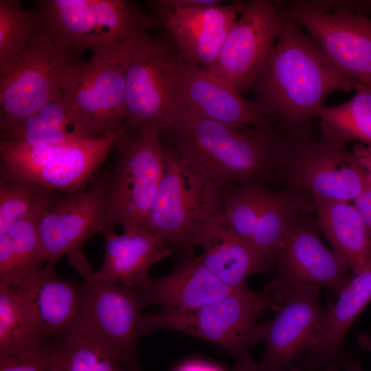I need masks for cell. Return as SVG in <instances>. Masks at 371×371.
<instances>
[{
	"label": "cell",
	"mask_w": 371,
	"mask_h": 371,
	"mask_svg": "<svg viewBox=\"0 0 371 371\" xmlns=\"http://www.w3.org/2000/svg\"><path fill=\"white\" fill-rule=\"evenodd\" d=\"M223 191L227 221L234 232L251 242L259 215L273 190L263 184L245 182Z\"/></svg>",
	"instance_id": "1f68e13d"
},
{
	"label": "cell",
	"mask_w": 371,
	"mask_h": 371,
	"mask_svg": "<svg viewBox=\"0 0 371 371\" xmlns=\"http://www.w3.org/2000/svg\"><path fill=\"white\" fill-rule=\"evenodd\" d=\"M357 341L359 346L366 352H371V333L366 331L357 336Z\"/></svg>",
	"instance_id": "60d3db41"
},
{
	"label": "cell",
	"mask_w": 371,
	"mask_h": 371,
	"mask_svg": "<svg viewBox=\"0 0 371 371\" xmlns=\"http://www.w3.org/2000/svg\"><path fill=\"white\" fill-rule=\"evenodd\" d=\"M88 139L57 93L34 113L1 131L0 143L29 148L55 146Z\"/></svg>",
	"instance_id": "484cf974"
},
{
	"label": "cell",
	"mask_w": 371,
	"mask_h": 371,
	"mask_svg": "<svg viewBox=\"0 0 371 371\" xmlns=\"http://www.w3.org/2000/svg\"><path fill=\"white\" fill-rule=\"evenodd\" d=\"M314 211V198L308 192L291 187L273 190L258 217L251 242L274 260L290 227L303 214Z\"/></svg>",
	"instance_id": "83f0119b"
},
{
	"label": "cell",
	"mask_w": 371,
	"mask_h": 371,
	"mask_svg": "<svg viewBox=\"0 0 371 371\" xmlns=\"http://www.w3.org/2000/svg\"><path fill=\"white\" fill-rule=\"evenodd\" d=\"M118 133L38 148L0 143L1 166L52 192L83 190L115 148Z\"/></svg>",
	"instance_id": "4fadbf2b"
},
{
	"label": "cell",
	"mask_w": 371,
	"mask_h": 371,
	"mask_svg": "<svg viewBox=\"0 0 371 371\" xmlns=\"http://www.w3.org/2000/svg\"><path fill=\"white\" fill-rule=\"evenodd\" d=\"M56 343L45 340L15 352L0 355V371H55Z\"/></svg>",
	"instance_id": "e575fe53"
},
{
	"label": "cell",
	"mask_w": 371,
	"mask_h": 371,
	"mask_svg": "<svg viewBox=\"0 0 371 371\" xmlns=\"http://www.w3.org/2000/svg\"><path fill=\"white\" fill-rule=\"evenodd\" d=\"M105 254L94 271L96 279L139 288L151 278L150 267L172 253L158 236L144 228H126L117 234L113 227L103 234Z\"/></svg>",
	"instance_id": "603a6c76"
},
{
	"label": "cell",
	"mask_w": 371,
	"mask_h": 371,
	"mask_svg": "<svg viewBox=\"0 0 371 371\" xmlns=\"http://www.w3.org/2000/svg\"><path fill=\"white\" fill-rule=\"evenodd\" d=\"M195 245L203 249L199 262L232 289L245 288L250 276L275 269L273 258L234 232L225 215L203 226Z\"/></svg>",
	"instance_id": "7402d4cb"
},
{
	"label": "cell",
	"mask_w": 371,
	"mask_h": 371,
	"mask_svg": "<svg viewBox=\"0 0 371 371\" xmlns=\"http://www.w3.org/2000/svg\"><path fill=\"white\" fill-rule=\"evenodd\" d=\"M277 3L317 42L329 60L359 85L371 86V16L369 1Z\"/></svg>",
	"instance_id": "ba28073f"
},
{
	"label": "cell",
	"mask_w": 371,
	"mask_h": 371,
	"mask_svg": "<svg viewBox=\"0 0 371 371\" xmlns=\"http://www.w3.org/2000/svg\"><path fill=\"white\" fill-rule=\"evenodd\" d=\"M188 64L169 38L150 34L122 56L128 127L162 131L180 111L178 91Z\"/></svg>",
	"instance_id": "5b68a950"
},
{
	"label": "cell",
	"mask_w": 371,
	"mask_h": 371,
	"mask_svg": "<svg viewBox=\"0 0 371 371\" xmlns=\"http://www.w3.org/2000/svg\"><path fill=\"white\" fill-rule=\"evenodd\" d=\"M301 218L290 227L274 257L279 275L263 291L278 304L289 290L304 284L338 295L351 278L344 259L322 243L317 225Z\"/></svg>",
	"instance_id": "9a60e30c"
},
{
	"label": "cell",
	"mask_w": 371,
	"mask_h": 371,
	"mask_svg": "<svg viewBox=\"0 0 371 371\" xmlns=\"http://www.w3.org/2000/svg\"><path fill=\"white\" fill-rule=\"evenodd\" d=\"M74 54L38 21V30L25 48L0 61L1 131L34 113L57 93Z\"/></svg>",
	"instance_id": "9c48e42d"
},
{
	"label": "cell",
	"mask_w": 371,
	"mask_h": 371,
	"mask_svg": "<svg viewBox=\"0 0 371 371\" xmlns=\"http://www.w3.org/2000/svg\"><path fill=\"white\" fill-rule=\"evenodd\" d=\"M236 361L235 365L229 371H268L263 368L260 363L256 361L249 354Z\"/></svg>",
	"instance_id": "ab89813d"
},
{
	"label": "cell",
	"mask_w": 371,
	"mask_h": 371,
	"mask_svg": "<svg viewBox=\"0 0 371 371\" xmlns=\"http://www.w3.org/2000/svg\"><path fill=\"white\" fill-rule=\"evenodd\" d=\"M188 164L223 189L278 178L286 155L284 131L225 124L181 110L161 131Z\"/></svg>",
	"instance_id": "7a4b0ae2"
},
{
	"label": "cell",
	"mask_w": 371,
	"mask_h": 371,
	"mask_svg": "<svg viewBox=\"0 0 371 371\" xmlns=\"http://www.w3.org/2000/svg\"><path fill=\"white\" fill-rule=\"evenodd\" d=\"M370 301L371 265L350 278L337 300H328L308 349L291 371H359V363L345 352L343 342Z\"/></svg>",
	"instance_id": "e0dca14e"
},
{
	"label": "cell",
	"mask_w": 371,
	"mask_h": 371,
	"mask_svg": "<svg viewBox=\"0 0 371 371\" xmlns=\"http://www.w3.org/2000/svg\"><path fill=\"white\" fill-rule=\"evenodd\" d=\"M245 1L195 7L170 12H151L189 64L210 69Z\"/></svg>",
	"instance_id": "ffe728a7"
},
{
	"label": "cell",
	"mask_w": 371,
	"mask_h": 371,
	"mask_svg": "<svg viewBox=\"0 0 371 371\" xmlns=\"http://www.w3.org/2000/svg\"><path fill=\"white\" fill-rule=\"evenodd\" d=\"M54 195L1 166L0 234L21 221Z\"/></svg>",
	"instance_id": "4dcf8cb0"
},
{
	"label": "cell",
	"mask_w": 371,
	"mask_h": 371,
	"mask_svg": "<svg viewBox=\"0 0 371 371\" xmlns=\"http://www.w3.org/2000/svg\"><path fill=\"white\" fill-rule=\"evenodd\" d=\"M8 286L44 339L58 342L78 324L82 285L62 278L55 266L46 264Z\"/></svg>",
	"instance_id": "d6986e66"
},
{
	"label": "cell",
	"mask_w": 371,
	"mask_h": 371,
	"mask_svg": "<svg viewBox=\"0 0 371 371\" xmlns=\"http://www.w3.org/2000/svg\"><path fill=\"white\" fill-rule=\"evenodd\" d=\"M177 100L180 111L203 119L229 125L271 126L254 103L232 83L195 65L188 64Z\"/></svg>",
	"instance_id": "44dd1931"
},
{
	"label": "cell",
	"mask_w": 371,
	"mask_h": 371,
	"mask_svg": "<svg viewBox=\"0 0 371 371\" xmlns=\"http://www.w3.org/2000/svg\"><path fill=\"white\" fill-rule=\"evenodd\" d=\"M370 13L371 14V7H370Z\"/></svg>",
	"instance_id": "b9f144b4"
},
{
	"label": "cell",
	"mask_w": 371,
	"mask_h": 371,
	"mask_svg": "<svg viewBox=\"0 0 371 371\" xmlns=\"http://www.w3.org/2000/svg\"><path fill=\"white\" fill-rule=\"evenodd\" d=\"M69 265L83 279L78 322L108 346L124 362L141 370L137 356L139 324L145 308L137 288L96 279L82 249L68 255Z\"/></svg>",
	"instance_id": "7c38bea8"
},
{
	"label": "cell",
	"mask_w": 371,
	"mask_h": 371,
	"mask_svg": "<svg viewBox=\"0 0 371 371\" xmlns=\"http://www.w3.org/2000/svg\"><path fill=\"white\" fill-rule=\"evenodd\" d=\"M286 155L278 179L313 196L347 201L371 186L369 176L347 144L321 135L284 131Z\"/></svg>",
	"instance_id": "30bf717a"
},
{
	"label": "cell",
	"mask_w": 371,
	"mask_h": 371,
	"mask_svg": "<svg viewBox=\"0 0 371 371\" xmlns=\"http://www.w3.org/2000/svg\"><path fill=\"white\" fill-rule=\"evenodd\" d=\"M352 153L367 172L371 181V147L357 144L353 148Z\"/></svg>",
	"instance_id": "f35d334b"
},
{
	"label": "cell",
	"mask_w": 371,
	"mask_h": 371,
	"mask_svg": "<svg viewBox=\"0 0 371 371\" xmlns=\"http://www.w3.org/2000/svg\"><path fill=\"white\" fill-rule=\"evenodd\" d=\"M316 225L353 274L371 265V234L360 213L347 201L313 196Z\"/></svg>",
	"instance_id": "d4e9b609"
},
{
	"label": "cell",
	"mask_w": 371,
	"mask_h": 371,
	"mask_svg": "<svg viewBox=\"0 0 371 371\" xmlns=\"http://www.w3.org/2000/svg\"><path fill=\"white\" fill-rule=\"evenodd\" d=\"M109 172L104 171L87 190L54 196L44 210L38 233L47 265L55 266L63 256L82 249L90 237L113 227L106 204Z\"/></svg>",
	"instance_id": "5bb4252c"
},
{
	"label": "cell",
	"mask_w": 371,
	"mask_h": 371,
	"mask_svg": "<svg viewBox=\"0 0 371 371\" xmlns=\"http://www.w3.org/2000/svg\"><path fill=\"white\" fill-rule=\"evenodd\" d=\"M175 371H229L215 364L203 361H189L179 366Z\"/></svg>",
	"instance_id": "74e56055"
},
{
	"label": "cell",
	"mask_w": 371,
	"mask_h": 371,
	"mask_svg": "<svg viewBox=\"0 0 371 371\" xmlns=\"http://www.w3.org/2000/svg\"><path fill=\"white\" fill-rule=\"evenodd\" d=\"M60 91L87 138H102L124 126L122 57L93 54L85 62L74 58L63 74Z\"/></svg>",
	"instance_id": "8fae6325"
},
{
	"label": "cell",
	"mask_w": 371,
	"mask_h": 371,
	"mask_svg": "<svg viewBox=\"0 0 371 371\" xmlns=\"http://www.w3.org/2000/svg\"><path fill=\"white\" fill-rule=\"evenodd\" d=\"M114 148L118 156L108 179L109 220L113 226L120 225L123 229H148L165 166L161 130L133 128L125 124Z\"/></svg>",
	"instance_id": "52a82bcc"
},
{
	"label": "cell",
	"mask_w": 371,
	"mask_h": 371,
	"mask_svg": "<svg viewBox=\"0 0 371 371\" xmlns=\"http://www.w3.org/2000/svg\"><path fill=\"white\" fill-rule=\"evenodd\" d=\"M355 91L341 104L320 108L321 135L345 144L355 141L371 147V86L359 85Z\"/></svg>",
	"instance_id": "f546056e"
},
{
	"label": "cell",
	"mask_w": 371,
	"mask_h": 371,
	"mask_svg": "<svg viewBox=\"0 0 371 371\" xmlns=\"http://www.w3.org/2000/svg\"><path fill=\"white\" fill-rule=\"evenodd\" d=\"M54 195L0 234V284L9 285L46 262L41 245V216Z\"/></svg>",
	"instance_id": "4316f807"
},
{
	"label": "cell",
	"mask_w": 371,
	"mask_h": 371,
	"mask_svg": "<svg viewBox=\"0 0 371 371\" xmlns=\"http://www.w3.org/2000/svg\"><path fill=\"white\" fill-rule=\"evenodd\" d=\"M45 340L12 288L0 284V355L15 352Z\"/></svg>",
	"instance_id": "d6a6232c"
},
{
	"label": "cell",
	"mask_w": 371,
	"mask_h": 371,
	"mask_svg": "<svg viewBox=\"0 0 371 371\" xmlns=\"http://www.w3.org/2000/svg\"><path fill=\"white\" fill-rule=\"evenodd\" d=\"M151 12H170L186 8L221 5L220 0H150L146 1Z\"/></svg>",
	"instance_id": "d590c367"
},
{
	"label": "cell",
	"mask_w": 371,
	"mask_h": 371,
	"mask_svg": "<svg viewBox=\"0 0 371 371\" xmlns=\"http://www.w3.org/2000/svg\"><path fill=\"white\" fill-rule=\"evenodd\" d=\"M165 166L148 229L161 238L179 260L194 255L200 229L225 215L223 189L164 144Z\"/></svg>",
	"instance_id": "277c9868"
},
{
	"label": "cell",
	"mask_w": 371,
	"mask_h": 371,
	"mask_svg": "<svg viewBox=\"0 0 371 371\" xmlns=\"http://www.w3.org/2000/svg\"><path fill=\"white\" fill-rule=\"evenodd\" d=\"M280 304L264 291L249 288L207 305L190 310L166 309L142 314L140 336L169 330L214 344L236 360L249 354L258 341V319L266 308L278 311Z\"/></svg>",
	"instance_id": "8992f818"
},
{
	"label": "cell",
	"mask_w": 371,
	"mask_h": 371,
	"mask_svg": "<svg viewBox=\"0 0 371 371\" xmlns=\"http://www.w3.org/2000/svg\"><path fill=\"white\" fill-rule=\"evenodd\" d=\"M321 287L299 284L279 300L280 306L270 319L258 325V341L265 346L260 363L268 371H291L308 349L315 335L322 308Z\"/></svg>",
	"instance_id": "ac0fdd59"
},
{
	"label": "cell",
	"mask_w": 371,
	"mask_h": 371,
	"mask_svg": "<svg viewBox=\"0 0 371 371\" xmlns=\"http://www.w3.org/2000/svg\"><path fill=\"white\" fill-rule=\"evenodd\" d=\"M278 5L269 0L245 1L213 67L208 69L240 93L250 90L282 30Z\"/></svg>",
	"instance_id": "2e32d148"
},
{
	"label": "cell",
	"mask_w": 371,
	"mask_h": 371,
	"mask_svg": "<svg viewBox=\"0 0 371 371\" xmlns=\"http://www.w3.org/2000/svg\"><path fill=\"white\" fill-rule=\"evenodd\" d=\"M38 27L33 9L19 0L0 1V61L12 58L23 51Z\"/></svg>",
	"instance_id": "836d02e7"
},
{
	"label": "cell",
	"mask_w": 371,
	"mask_h": 371,
	"mask_svg": "<svg viewBox=\"0 0 371 371\" xmlns=\"http://www.w3.org/2000/svg\"><path fill=\"white\" fill-rule=\"evenodd\" d=\"M279 10L282 30L251 85V101L263 116L276 118L284 131L310 135L326 98L337 91L356 90L358 85L308 33Z\"/></svg>",
	"instance_id": "6da1fadb"
},
{
	"label": "cell",
	"mask_w": 371,
	"mask_h": 371,
	"mask_svg": "<svg viewBox=\"0 0 371 371\" xmlns=\"http://www.w3.org/2000/svg\"><path fill=\"white\" fill-rule=\"evenodd\" d=\"M34 10L39 22L75 53L122 57L155 25L150 12L130 0H45Z\"/></svg>",
	"instance_id": "3957f363"
},
{
	"label": "cell",
	"mask_w": 371,
	"mask_h": 371,
	"mask_svg": "<svg viewBox=\"0 0 371 371\" xmlns=\"http://www.w3.org/2000/svg\"><path fill=\"white\" fill-rule=\"evenodd\" d=\"M354 206L361 215L371 234V186L355 199Z\"/></svg>",
	"instance_id": "8d00e7d4"
},
{
	"label": "cell",
	"mask_w": 371,
	"mask_h": 371,
	"mask_svg": "<svg viewBox=\"0 0 371 371\" xmlns=\"http://www.w3.org/2000/svg\"><path fill=\"white\" fill-rule=\"evenodd\" d=\"M55 371H142L124 362L80 322L54 350Z\"/></svg>",
	"instance_id": "f1b7e54d"
},
{
	"label": "cell",
	"mask_w": 371,
	"mask_h": 371,
	"mask_svg": "<svg viewBox=\"0 0 371 371\" xmlns=\"http://www.w3.org/2000/svg\"><path fill=\"white\" fill-rule=\"evenodd\" d=\"M247 288L232 289L224 284L193 255L179 260L170 274L151 278L137 289L144 307L157 304L166 309L190 310Z\"/></svg>",
	"instance_id": "cb8c5ba5"
}]
</instances>
